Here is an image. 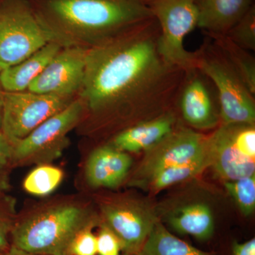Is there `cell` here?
I'll return each instance as SVG.
<instances>
[{
    "mask_svg": "<svg viewBox=\"0 0 255 255\" xmlns=\"http://www.w3.org/2000/svg\"><path fill=\"white\" fill-rule=\"evenodd\" d=\"M159 34L152 17L88 49L78 127L121 124L125 129L172 110L185 72L161 55Z\"/></svg>",
    "mask_w": 255,
    "mask_h": 255,
    "instance_id": "cell-1",
    "label": "cell"
},
{
    "mask_svg": "<svg viewBox=\"0 0 255 255\" xmlns=\"http://www.w3.org/2000/svg\"><path fill=\"white\" fill-rule=\"evenodd\" d=\"M50 41L90 49L153 17L145 0H27Z\"/></svg>",
    "mask_w": 255,
    "mask_h": 255,
    "instance_id": "cell-2",
    "label": "cell"
},
{
    "mask_svg": "<svg viewBox=\"0 0 255 255\" xmlns=\"http://www.w3.org/2000/svg\"><path fill=\"white\" fill-rule=\"evenodd\" d=\"M97 221L92 211L81 204L49 206L13 226L12 246L32 254L70 255L75 236Z\"/></svg>",
    "mask_w": 255,
    "mask_h": 255,
    "instance_id": "cell-3",
    "label": "cell"
},
{
    "mask_svg": "<svg viewBox=\"0 0 255 255\" xmlns=\"http://www.w3.org/2000/svg\"><path fill=\"white\" fill-rule=\"evenodd\" d=\"M196 68L217 92L221 124H255V95L232 64L209 36L196 50Z\"/></svg>",
    "mask_w": 255,
    "mask_h": 255,
    "instance_id": "cell-4",
    "label": "cell"
},
{
    "mask_svg": "<svg viewBox=\"0 0 255 255\" xmlns=\"http://www.w3.org/2000/svg\"><path fill=\"white\" fill-rule=\"evenodd\" d=\"M200 0H145L158 23L159 50L168 63L185 73L196 68V52L184 47L186 37L197 27Z\"/></svg>",
    "mask_w": 255,
    "mask_h": 255,
    "instance_id": "cell-5",
    "label": "cell"
},
{
    "mask_svg": "<svg viewBox=\"0 0 255 255\" xmlns=\"http://www.w3.org/2000/svg\"><path fill=\"white\" fill-rule=\"evenodd\" d=\"M50 41L27 0L0 1V70L20 63Z\"/></svg>",
    "mask_w": 255,
    "mask_h": 255,
    "instance_id": "cell-6",
    "label": "cell"
},
{
    "mask_svg": "<svg viewBox=\"0 0 255 255\" xmlns=\"http://www.w3.org/2000/svg\"><path fill=\"white\" fill-rule=\"evenodd\" d=\"M206 152L212 167L225 181L255 174V124H221L207 136Z\"/></svg>",
    "mask_w": 255,
    "mask_h": 255,
    "instance_id": "cell-7",
    "label": "cell"
},
{
    "mask_svg": "<svg viewBox=\"0 0 255 255\" xmlns=\"http://www.w3.org/2000/svg\"><path fill=\"white\" fill-rule=\"evenodd\" d=\"M84 113L83 104L78 97L65 110L13 144V164H47L58 158L68 145V134L80 125Z\"/></svg>",
    "mask_w": 255,
    "mask_h": 255,
    "instance_id": "cell-8",
    "label": "cell"
},
{
    "mask_svg": "<svg viewBox=\"0 0 255 255\" xmlns=\"http://www.w3.org/2000/svg\"><path fill=\"white\" fill-rule=\"evenodd\" d=\"M78 97L25 90L3 93L1 131L11 143L27 136L40 124L68 107Z\"/></svg>",
    "mask_w": 255,
    "mask_h": 255,
    "instance_id": "cell-9",
    "label": "cell"
},
{
    "mask_svg": "<svg viewBox=\"0 0 255 255\" xmlns=\"http://www.w3.org/2000/svg\"><path fill=\"white\" fill-rule=\"evenodd\" d=\"M207 136L177 122L172 131L145 152L130 181L141 188L154 174L167 167L187 163L206 152Z\"/></svg>",
    "mask_w": 255,
    "mask_h": 255,
    "instance_id": "cell-10",
    "label": "cell"
},
{
    "mask_svg": "<svg viewBox=\"0 0 255 255\" xmlns=\"http://www.w3.org/2000/svg\"><path fill=\"white\" fill-rule=\"evenodd\" d=\"M101 212L105 224L119 238L122 251L139 255L146 240L158 222L154 210L137 199L116 198L102 203Z\"/></svg>",
    "mask_w": 255,
    "mask_h": 255,
    "instance_id": "cell-11",
    "label": "cell"
},
{
    "mask_svg": "<svg viewBox=\"0 0 255 255\" xmlns=\"http://www.w3.org/2000/svg\"><path fill=\"white\" fill-rule=\"evenodd\" d=\"M175 103L183 120L194 130H211L221 124L217 92L197 68L185 73Z\"/></svg>",
    "mask_w": 255,
    "mask_h": 255,
    "instance_id": "cell-12",
    "label": "cell"
},
{
    "mask_svg": "<svg viewBox=\"0 0 255 255\" xmlns=\"http://www.w3.org/2000/svg\"><path fill=\"white\" fill-rule=\"evenodd\" d=\"M88 49L63 47L28 87L38 94L78 97L85 78Z\"/></svg>",
    "mask_w": 255,
    "mask_h": 255,
    "instance_id": "cell-13",
    "label": "cell"
},
{
    "mask_svg": "<svg viewBox=\"0 0 255 255\" xmlns=\"http://www.w3.org/2000/svg\"><path fill=\"white\" fill-rule=\"evenodd\" d=\"M128 152L116 148L110 142L92 151L85 165V178L92 188L115 189L125 180L131 167Z\"/></svg>",
    "mask_w": 255,
    "mask_h": 255,
    "instance_id": "cell-14",
    "label": "cell"
},
{
    "mask_svg": "<svg viewBox=\"0 0 255 255\" xmlns=\"http://www.w3.org/2000/svg\"><path fill=\"white\" fill-rule=\"evenodd\" d=\"M178 122L173 110L133 124L114 135L111 145L126 152L147 151L172 131Z\"/></svg>",
    "mask_w": 255,
    "mask_h": 255,
    "instance_id": "cell-15",
    "label": "cell"
},
{
    "mask_svg": "<svg viewBox=\"0 0 255 255\" xmlns=\"http://www.w3.org/2000/svg\"><path fill=\"white\" fill-rule=\"evenodd\" d=\"M253 4V0H200L197 27L206 35L226 34Z\"/></svg>",
    "mask_w": 255,
    "mask_h": 255,
    "instance_id": "cell-16",
    "label": "cell"
},
{
    "mask_svg": "<svg viewBox=\"0 0 255 255\" xmlns=\"http://www.w3.org/2000/svg\"><path fill=\"white\" fill-rule=\"evenodd\" d=\"M60 45L50 41L26 59L16 65L0 70V84L5 92L27 90L46 65L61 48Z\"/></svg>",
    "mask_w": 255,
    "mask_h": 255,
    "instance_id": "cell-17",
    "label": "cell"
},
{
    "mask_svg": "<svg viewBox=\"0 0 255 255\" xmlns=\"http://www.w3.org/2000/svg\"><path fill=\"white\" fill-rule=\"evenodd\" d=\"M169 226L176 232L207 241L214 232V216L209 205L194 202L174 210L168 218Z\"/></svg>",
    "mask_w": 255,
    "mask_h": 255,
    "instance_id": "cell-18",
    "label": "cell"
},
{
    "mask_svg": "<svg viewBox=\"0 0 255 255\" xmlns=\"http://www.w3.org/2000/svg\"><path fill=\"white\" fill-rule=\"evenodd\" d=\"M139 255H213L194 248L169 232L159 221L146 240Z\"/></svg>",
    "mask_w": 255,
    "mask_h": 255,
    "instance_id": "cell-19",
    "label": "cell"
},
{
    "mask_svg": "<svg viewBox=\"0 0 255 255\" xmlns=\"http://www.w3.org/2000/svg\"><path fill=\"white\" fill-rule=\"evenodd\" d=\"M209 166V158L206 152L205 155L191 162L172 166L156 172L141 188H146L152 192L157 193L165 188L199 175Z\"/></svg>",
    "mask_w": 255,
    "mask_h": 255,
    "instance_id": "cell-20",
    "label": "cell"
},
{
    "mask_svg": "<svg viewBox=\"0 0 255 255\" xmlns=\"http://www.w3.org/2000/svg\"><path fill=\"white\" fill-rule=\"evenodd\" d=\"M213 40L253 95L255 96V58L248 50L231 41L226 34L206 35Z\"/></svg>",
    "mask_w": 255,
    "mask_h": 255,
    "instance_id": "cell-21",
    "label": "cell"
},
{
    "mask_svg": "<svg viewBox=\"0 0 255 255\" xmlns=\"http://www.w3.org/2000/svg\"><path fill=\"white\" fill-rule=\"evenodd\" d=\"M63 177V171L59 167L48 164H39L25 178L23 189L32 195H49L59 187Z\"/></svg>",
    "mask_w": 255,
    "mask_h": 255,
    "instance_id": "cell-22",
    "label": "cell"
},
{
    "mask_svg": "<svg viewBox=\"0 0 255 255\" xmlns=\"http://www.w3.org/2000/svg\"><path fill=\"white\" fill-rule=\"evenodd\" d=\"M225 187L245 216L255 210V174L237 180L225 181Z\"/></svg>",
    "mask_w": 255,
    "mask_h": 255,
    "instance_id": "cell-23",
    "label": "cell"
},
{
    "mask_svg": "<svg viewBox=\"0 0 255 255\" xmlns=\"http://www.w3.org/2000/svg\"><path fill=\"white\" fill-rule=\"evenodd\" d=\"M226 35L243 49L255 50V4Z\"/></svg>",
    "mask_w": 255,
    "mask_h": 255,
    "instance_id": "cell-24",
    "label": "cell"
},
{
    "mask_svg": "<svg viewBox=\"0 0 255 255\" xmlns=\"http://www.w3.org/2000/svg\"><path fill=\"white\" fill-rule=\"evenodd\" d=\"M96 226L90 225L75 236L70 245V255H97V236L92 232Z\"/></svg>",
    "mask_w": 255,
    "mask_h": 255,
    "instance_id": "cell-25",
    "label": "cell"
},
{
    "mask_svg": "<svg viewBox=\"0 0 255 255\" xmlns=\"http://www.w3.org/2000/svg\"><path fill=\"white\" fill-rule=\"evenodd\" d=\"M13 145L7 137L0 132V189L6 191L9 188V173L12 167Z\"/></svg>",
    "mask_w": 255,
    "mask_h": 255,
    "instance_id": "cell-26",
    "label": "cell"
},
{
    "mask_svg": "<svg viewBox=\"0 0 255 255\" xmlns=\"http://www.w3.org/2000/svg\"><path fill=\"white\" fill-rule=\"evenodd\" d=\"M97 254L99 255H120L122 243L117 236L102 223L97 237Z\"/></svg>",
    "mask_w": 255,
    "mask_h": 255,
    "instance_id": "cell-27",
    "label": "cell"
},
{
    "mask_svg": "<svg viewBox=\"0 0 255 255\" xmlns=\"http://www.w3.org/2000/svg\"><path fill=\"white\" fill-rule=\"evenodd\" d=\"M13 201L0 189V222L13 225Z\"/></svg>",
    "mask_w": 255,
    "mask_h": 255,
    "instance_id": "cell-28",
    "label": "cell"
},
{
    "mask_svg": "<svg viewBox=\"0 0 255 255\" xmlns=\"http://www.w3.org/2000/svg\"><path fill=\"white\" fill-rule=\"evenodd\" d=\"M233 255H255V239L244 243L235 242L233 246Z\"/></svg>",
    "mask_w": 255,
    "mask_h": 255,
    "instance_id": "cell-29",
    "label": "cell"
},
{
    "mask_svg": "<svg viewBox=\"0 0 255 255\" xmlns=\"http://www.w3.org/2000/svg\"><path fill=\"white\" fill-rule=\"evenodd\" d=\"M13 225L0 222V251L5 252L9 250L8 235L11 233Z\"/></svg>",
    "mask_w": 255,
    "mask_h": 255,
    "instance_id": "cell-30",
    "label": "cell"
},
{
    "mask_svg": "<svg viewBox=\"0 0 255 255\" xmlns=\"http://www.w3.org/2000/svg\"><path fill=\"white\" fill-rule=\"evenodd\" d=\"M6 255H42L32 254V253H27V252L23 251L22 250L18 249L16 247L12 246L10 247L9 250L6 252Z\"/></svg>",
    "mask_w": 255,
    "mask_h": 255,
    "instance_id": "cell-31",
    "label": "cell"
},
{
    "mask_svg": "<svg viewBox=\"0 0 255 255\" xmlns=\"http://www.w3.org/2000/svg\"><path fill=\"white\" fill-rule=\"evenodd\" d=\"M3 90L2 87L0 84V132L1 131L2 128V120H3Z\"/></svg>",
    "mask_w": 255,
    "mask_h": 255,
    "instance_id": "cell-32",
    "label": "cell"
},
{
    "mask_svg": "<svg viewBox=\"0 0 255 255\" xmlns=\"http://www.w3.org/2000/svg\"><path fill=\"white\" fill-rule=\"evenodd\" d=\"M0 255H6V253H5V252L0 251Z\"/></svg>",
    "mask_w": 255,
    "mask_h": 255,
    "instance_id": "cell-33",
    "label": "cell"
},
{
    "mask_svg": "<svg viewBox=\"0 0 255 255\" xmlns=\"http://www.w3.org/2000/svg\"><path fill=\"white\" fill-rule=\"evenodd\" d=\"M124 255H139L136 254H128V253H124Z\"/></svg>",
    "mask_w": 255,
    "mask_h": 255,
    "instance_id": "cell-34",
    "label": "cell"
},
{
    "mask_svg": "<svg viewBox=\"0 0 255 255\" xmlns=\"http://www.w3.org/2000/svg\"><path fill=\"white\" fill-rule=\"evenodd\" d=\"M3 1V0H0V1Z\"/></svg>",
    "mask_w": 255,
    "mask_h": 255,
    "instance_id": "cell-35",
    "label": "cell"
}]
</instances>
